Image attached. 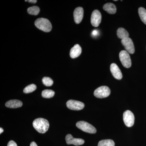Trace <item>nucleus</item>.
I'll list each match as a JSON object with an SVG mask.
<instances>
[{
    "label": "nucleus",
    "mask_w": 146,
    "mask_h": 146,
    "mask_svg": "<svg viewBox=\"0 0 146 146\" xmlns=\"http://www.w3.org/2000/svg\"><path fill=\"white\" fill-rule=\"evenodd\" d=\"M83 9L81 7H77L74 12V20L76 23L78 24L81 23L83 18Z\"/></svg>",
    "instance_id": "11"
},
{
    "label": "nucleus",
    "mask_w": 146,
    "mask_h": 146,
    "mask_svg": "<svg viewBox=\"0 0 146 146\" xmlns=\"http://www.w3.org/2000/svg\"><path fill=\"white\" fill-rule=\"evenodd\" d=\"M35 25L37 28L45 32H49L52 29L50 22L46 18H38L35 22Z\"/></svg>",
    "instance_id": "2"
},
{
    "label": "nucleus",
    "mask_w": 146,
    "mask_h": 146,
    "mask_svg": "<svg viewBox=\"0 0 146 146\" xmlns=\"http://www.w3.org/2000/svg\"><path fill=\"white\" fill-rule=\"evenodd\" d=\"M66 105L69 109L72 110H81L84 107V104L83 103L74 100H70L68 101L67 102Z\"/></svg>",
    "instance_id": "7"
},
{
    "label": "nucleus",
    "mask_w": 146,
    "mask_h": 146,
    "mask_svg": "<svg viewBox=\"0 0 146 146\" xmlns=\"http://www.w3.org/2000/svg\"><path fill=\"white\" fill-rule=\"evenodd\" d=\"M117 35L118 37L122 39L128 38L129 36L128 33L123 28H119L117 31Z\"/></svg>",
    "instance_id": "16"
},
{
    "label": "nucleus",
    "mask_w": 146,
    "mask_h": 146,
    "mask_svg": "<svg viewBox=\"0 0 146 146\" xmlns=\"http://www.w3.org/2000/svg\"><path fill=\"white\" fill-rule=\"evenodd\" d=\"M42 82L46 86H50L52 85L53 81L50 78L45 77L42 79Z\"/></svg>",
    "instance_id": "22"
},
{
    "label": "nucleus",
    "mask_w": 146,
    "mask_h": 146,
    "mask_svg": "<svg viewBox=\"0 0 146 146\" xmlns=\"http://www.w3.org/2000/svg\"><path fill=\"white\" fill-rule=\"evenodd\" d=\"M110 94V90L107 86H103L99 87L95 90L94 95L98 98H104L108 97Z\"/></svg>",
    "instance_id": "4"
},
{
    "label": "nucleus",
    "mask_w": 146,
    "mask_h": 146,
    "mask_svg": "<svg viewBox=\"0 0 146 146\" xmlns=\"http://www.w3.org/2000/svg\"><path fill=\"white\" fill-rule=\"evenodd\" d=\"M91 23L93 26L98 27L102 21V15L99 11L95 10L92 12L91 16Z\"/></svg>",
    "instance_id": "8"
},
{
    "label": "nucleus",
    "mask_w": 146,
    "mask_h": 146,
    "mask_svg": "<svg viewBox=\"0 0 146 146\" xmlns=\"http://www.w3.org/2000/svg\"><path fill=\"white\" fill-rule=\"evenodd\" d=\"M110 70L112 75L117 80H121L122 78L123 75L115 63H112L110 65Z\"/></svg>",
    "instance_id": "12"
},
{
    "label": "nucleus",
    "mask_w": 146,
    "mask_h": 146,
    "mask_svg": "<svg viewBox=\"0 0 146 146\" xmlns=\"http://www.w3.org/2000/svg\"><path fill=\"white\" fill-rule=\"evenodd\" d=\"M66 143L68 145H73L75 146H79L84 144V141L81 138H74L71 134H68L65 137Z\"/></svg>",
    "instance_id": "10"
},
{
    "label": "nucleus",
    "mask_w": 146,
    "mask_h": 146,
    "mask_svg": "<svg viewBox=\"0 0 146 146\" xmlns=\"http://www.w3.org/2000/svg\"><path fill=\"white\" fill-rule=\"evenodd\" d=\"M7 107L9 108H16L21 107L23 106V103L21 101L17 100H11L5 104Z\"/></svg>",
    "instance_id": "14"
},
{
    "label": "nucleus",
    "mask_w": 146,
    "mask_h": 146,
    "mask_svg": "<svg viewBox=\"0 0 146 146\" xmlns=\"http://www.w3.org/2000/svg\"><path fill=\"white\" fill-rule=\"evenodd\" d=\"M77 127L85 132L90 133H95L97 130L94 126L84 121L78 122L76 124Z\"/></svg>",
    "instance_id": "3"
},
{
    "label": "nucleus",
    "mask_w": 146,
    "mask_h": 146,
    "mask_svg": "<svg viewBox=\"0 0 146 146\" xmlns=\"http://www.w3.org/2000/svg\"><path fill=\"white\" fill-rule=\"evenodd\" d=\"M82 52V49L80 45L76 44L71 49L70 52V56L72 58L78 57Z\"/></svg>",
    "instance_id": "13"
},
{
    "label": "nucleus",
    "mask_w": 146,
    "mask_h": 146,
    "mask_svg": "<svg viewBox=\"0 0 146 146\" xmlns=\"http://www.w3.org/2000/svg\"><path fill=\"white\" fill-rule=\"evenodd\" d=\"M121 43L125 47L126 51L129 53L133 54L135 52V48L132 40L129 37L122 39Z\"/></svg>",
    "instance_id": "9"
},
{
    "label": "nucleus",
    "mask_w": 146,
    "mask_h": 146,
    "mask_svg": "<svg viewBox=\"0 0 146 146\" xmlns=\"http://www.w3.org/2000/svg\"><path fill=\"white\" fill-rule=\"evenodd\" d=\"M33 127L39 133H46L49 127V123L48 120L44 118H38L33 121Z\"/></svg>",
    "instance_id": "1"
},
{
    "label": "nucleus",
    "mask_w": 146,
    "mask_h": 146,
    "mask_svg": "<svg viewBox=\"0 0 146 146\" xmlns=\"http://www.w3.org/2000/svg\"><path fill=\"white\" fill-rule=\"evenodd\" d=\"M119 56L120 61L123 66L127 68H130L131 65V61L129 53L126 50H122L120 52Z\"/></svg>",
    "instance_id": "5"
},
{
    "label": "nucleus",
    "mask_w": 146,
    "mask_h": 146,
    "mask_svg": "<svg viewBox=\"0 0 146 146\" xmlns=\"http://www.w3.org/2000/svg\"><path fill=\"white\" fill-rule=\"evenodd\" d=\"M117 1V0H115V1Z\"/></svg>",
    "instance_id": "28"
},
{
    "label": "nucleus",
    "mask_w": 146,
    "mask_h": 146,
    "mask_svg": "<svg viewBox=\"0 0 146 146\" xmlns=\"http://www.w3.org/2000/svg\"><path fill=\"white\" fill-rule=\"evenodd\" d=\"M123 120L125 125L128 127H131L134 124L135 120L133 113L130 110H126L123 114Z\"/></svg>",
    "instance_id": "6"
},
{
    "label": "nucleus",
    "mask_w": 146,
    "mask_h": 146,
    "mask_svg": "<svg viewBox=\"0 0 146 146\" xmlns=\"http://www.w3.org/2000/svg\"><path fill=\"white\" fill-rule=\"evenodd\" d=\"M28 1L29 3H35L37 2L36 0H29V1Z\"/></svg>",
    "instance_id": "25"
},
{
    "label": "nucleus",
    "mask_w": 146,
    "mask_h": 146,
    "mask_svg": "<svg viewBox=\"0 0 146 146\" xmlns=\"http://www.w3.org/2000/svg\"><path fill=\"white\" fill-rule=\"evenodd\" d=\"M30 146H38L36 143L34 142H32L30 144Z\"/></svg>",
    "instance_id": "26"
},
{
    "label": "nucleus",
    "mask_w": 146,
    "mask_h": 146,
    "mask_svg": "<svg viewBox=\"0 0 146 146\" xmlns=\"http://www.w3.org/2000/svg\"><path fill=\"white\" fill-rule=\"evenodd\" d=\"M98 35V32L97 30H94L92 32V35L94 36H97Z\"/></svg>",
    "instance_id": "24"
},
{
    "label": "nucleus",
    "mask_w": 146,
    "mask_h": 146,
    "mask_svg": "<svg viewBox=\"0 0 146 146\" xmlns=\"http://www.w3.org/2000/svg\"><path fill=\"white\" fill-rule=\"evenodd\" d=\"M54 92L50 89H46L42 92V96L46 98H52L54 95Z\"/></svg>",
    "instance_id": "19"
},
{
    "label": "nucleus",
    "mask_w": 146,
    "mask_h": 146,
    "mask_svg": "<svg viewBox=\"0 0 146 146\" xmlns=\"http://www.w3.org/2000/svg\"><path fill=\"white\" fill-rule=\"evenodd\" d=\"M103 9L109 14H113L116 13L117 8L114 4L112 3H107L103 6Z\"/></svg>",
    "instance_id": "15"
},
{
    "label": "nucleus",
    "mask_w": 146,
    "mask_h": 146,
    "mask_svg": "<svg viewBox=\"0 0 146 146\" xmlns=\"http://www.w3.org/2000/svg\"><path fill=\"white\" fill-rule=\"evenodd\" d=\"M3 128H0V133L1 134V133H3Z\"/></svg>",
    "instance_id": "27"
},
{
    "label": "nucleus",
    "mask_w": 146,
    "mask_h": 146,
    "mask_svg": "<svg viewBox=\"0 0 146 146\" xmlns=\"http://www.w3.org/2000/svg\"><path fill=\"white\" fill-rule=\"evenodd\" d=\"M7 146H18L14 141H11L9 142Z\"/></svg>",
    "instance_id": "23"
},
{
    "label": "nucleus",
    "mask_w": 146,
    "mask_h": 146,
    "mask_svg": "<svg viewBox=\"0 0 146 146\" xmlns=\"http://www.w3.org/2000/svg\"><path fill=\"white\" fill-rule=\"evenodd\" d=\"M39 11H40V9L39 7L35 6L29 7L27 9L28 13L31 15L36 16L39 14Z\"/></svg>",
    "instance_id": "20"
},
{
    "label": "nucleus",
    "mask_w": 146,
    "mask_h": 146,
    "mask_svg": "<svg viewBox=\"0 0 146 146\" xmlns=\"http://www.w3.org/2000/svg\"><path fill=\"white\" fill-rule=\"evenodd\" d=\"M36 89V85L34 84H31L26 86L24 89L23 92L25 94H29V93H31L35 91Z\"/></svg>",
    "instance_id": "21"
},
{
    "label": "nucleus",
    "mask_w": 146,
    "mask_h": 146,
    "mask_svg": "<svg viewBox=\"0 0 146 146\" xmlns=\"http://www.w3.org/2000/svg\"><path fill=\"white\" fill-rule=\"evenodd\" d=\"M138 13L141 21L146 25V9L143 7L138 9Z\"/></svg>",
    "instance_id": "18"
},
{
    "label": "nucleus",
    "mask_w": 146,
    "mask_h": 146,
    "mask_svg": "<svg viewBox=\"0 0 146 146\" xmlns=\"http://www.w3.org/2000/svg\"><path fill=\"white\" fill-rule=\"evenodd\" d=\"M114 141L110 139H106L100 141L98 144V146H115Z\"/></svg>",
    "instance_id": "17"
}]
</instances>
